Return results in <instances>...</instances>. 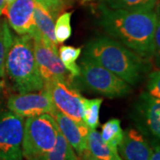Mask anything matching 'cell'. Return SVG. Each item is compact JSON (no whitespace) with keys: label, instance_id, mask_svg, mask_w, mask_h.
<instances>
[{"label":"cell","instance_id":"cell-11","mask_svg":"<svg viewBox=\"0 0 160 160\" xmlns=\"http://www.w3.org/2000/svg\"><path fill=\"white\" fill-rule=\"evenodd\" d=\"M35 0H14L6 5L2 14L7 18L8 25L18 35H32L36 32L34 21Z\"/></svg>","mask_w":160,"mask_h":160},{"label":"cell","instance_id":"cell-23","mask_svg":"<svg viewBox=\"0 0 160 160\" xmlns=\"http://www.w3.org/2000/svg\"><path fill=\"white\" fill-rule=\"evenodd\" d=\"M157 22H156V28H155L154 33V52H153V58L157 65L160 68V4L157 5Z\"/></svg>","mask_w":160,"mask_h":160},{"label":"cell","instance_id":"cell-20","mask_svg":"<svg viewBox=\"0 0 160 160\" xmlns=\"http://www.w3.org/2000/svg\"><path fill=\"white\" fill-rule=\"evenodd\" d=\"M102 103V99H86L83 102V122L90 129H96L99 126V114L100 108Z\"/></svg>","mask_w":160,"mask_h":160},{"label":"cell","instance_id":"cell-19","mask_svg":"<svg viewBox=\"0 0 160 160\" xmlns=\"http://www.w3.org/2000/svg\"><path fill=\"white\" fill-rule=\"evenodd\" d=\"M123 135L124 131L121 128V122L118 118L109 120L102 126L101 136L103 141L112 148L118 149L123 139Z\"/></svg>","mask_w":160,"mask_h":160},{"label":"cell","instance_id":"cell-10","mask_svg":"<svg viewBox=\"0 0 160 160\" xmlns=\"http://www.w3.org/2000/svg\"><path fill=\"white\" fill-rule=\"evenodd\" d=\"M44 88L48 91L59 111L78 122H83L84 97L70 86L69 82L52 81L45 83Z\"/></svg>","mask_w":160,"mask_h":160},{"label":"cell","instance_id":"cell-27","mask_svg":"<svg viewBox=\"0 0 160 160\" xmlns=\"http://www.w3.org/2000/svg\"><path fill=\"white\" fill-rule=\"evenodd\" d=\"M79 160H100V159H97V158H95L92 157L91 155L89 154V153H86V154L84 155L83 157L79 158Z\"/></svg>","mask_w":160,"mask_h":160},{"label":"cell","instance_id":"cell-1","mask_svg":"<svg viewBox=\"0 0 160 160\" xmlns=\"http://www.w3.org/2000/svg\"><path fill=\"white\" fill-rule=\"evenodd\" d=\"M99 24L108 37L150 60L154 52V33L157 22L155 10L128 11L113 9L100 3Z\"/></svg>","mask_w":160,"mask_h":160},{"label":"cell","instance_id":"cell-9","mask_svg":"<svg viewBox=\"0 0 160 160\" xmlns=\"http://www.w3.org/2000/svg\"><path fill=\"white\" fill-rule=\"evenodd\" d=\"M9 111L21 118H31L43 114L52 115L56 107L45 88L37 92H29L12 95L8 99Z\"/></svg>","mask_w":160,"mask_h":160},{"label":"cell","instance_id":"cell-31","mask_svg":"<svg viewBox=\"0 0 160 160\" xmlns=\"http://www.w3.org/2000/svg\"><path fill=\"white\" fill-rule=\"evenodd\" d=\"M79 1L83 2V3H87V2H92V1H96V0H79Z\"/></svg>","mask_w":160,"mask_h":160},{"label":"cell","instance_id":"cell-21","mask_svg":"<svg viewBox=\"0 0 160 160\" xmlns=\"http://www.w3.org/2000/svg\"><path fill=\"white\" fill-rule=\"evenodd\" d=\"M12 38V34L8 28V23L3 22L0 24V89L2 87L6 74V56L7 45Z\"/></svg>","mask_w":160,"mask_h":160},{"label":"cell","instance_id":"cell-5","mask_svg":"<svg viewBox=\"0 0 160 160\" xmlns=\"http://www.w3.org/2000/svg\"><path fill=\"white\" fill-rule=\"evenodd\" d=\"M81 82L92 91L109 98L124 97L131 91L125 80L96 63L82 60L78 77Z\"/></svg>","mask_w":160,"mask_h":160},{"label":"cell","instance_id":"cell-7","mask_svg":"<svg viewBox=\"0 0 160 160\" xmlns=\"http://www.w3.org/2000/svg\"><path fill=\"white\" fill-rule=\"evenodd\" d=\"M23 118L11 111L0 116V160H24Z\"/></svg>","mask_w":160,"mask_h":160},{"label":"cell","instance_id":"cell-2","mask_svg":"<svg viewBox=\"0 0 160 160\" xmlns=\"http://www.w3.org/2000/svg\"><path fill=\"white\" fill-rule=\"evenodd\" d=\"M82 60L102 66L130 86L139 83L149 68V60L105 36L87 42Z\"/></svg>","mask_w":160,"mask_h":160},{"label":"cell","instance_id":"cell-3","mask_svg":"<svg viewBox=\"0 0 160 160\" xmlns=\"http://www.w3.org/2000/svg\"><path fill=\"white\" fill-rule=\"evenodd\" d=\"M6 72L20 93L44 88V80L35 58L32 36H12L6 49Z\"/></svg>","mask_w":160,"mask_h":160},{"label":"cell","instance_id":"cell-16","mask_svg":"<svg viewBox=\"0 0 160 160\" xmlns=\"http://www.w3.org/2000/svg\"><path fill=\"white\" fill-rule=\"evenodd\" d=\"M100 2L109 8L128 11H150L158 4V0H100Z\"/></svg>","mask_w":160,"mask_h":160},{"label":"cell","instance_id":"cell-24","mask_svg":"<svg viewBox=\"0 0 160 160\" xmlns=\"http://www.w3.org/2000/svg\"><path fill=\"white\" fill-rule=\"evenodd\" d=\"M148 92L160 99V69L151 71L148 77Z\"/></svg>","mask_w":160,"mask_h":160},{"label":"cell","instance_id":"cell-29","mask_svg":"<svg viewBox=\"0 0 160 160\" xmlns=\"http://www.w3.org/2000/svg\"><path fill=\"white\" fill-rule=\"evenodd\" d=\"M35 1H37V2L40 3L42 6H44L45 7H46V4H47V0H35Z\"/></svg>","mask_w":160,"mask_h":160},{"label":"cell","instance_id":"cell-17","mask_svg":"<svg viewBox=\"0 0 160 160\" xmlns=\"http://www.w3.org/2000/svg\"><path fill=\"white\" fill-rule=\"evenodd\" d=\"M58 52L65 69L69 72L71 79L78 77L80 67L78 66L77 61L82 52V48L71 46H62L58 49Z\"/></svg>","mask_w":160,"mask_h":160},{"label":"cell","instance_id":"cell-4","mask_svg":"<svg viewBox=\"0 0 160 160\" xmlns=\"http://www.w3.org/2000/svg\"><path fill=\"white\" fill-rule=\"evenodd\" d=\"M60 132L57 123L50 114L27 118L24 123L22 154L26 160H45L54 147Z\"/></svg>","mask_w":160,"mask_h":160},{"label":"cell","instance_id":"cell-25","mask_svg":"<svg viewBox=\"0 0 160 160\" xmlns=\"http://www.w3.org/2000/svg\"><path fill=\"white\" fill-rule=\"evenodd\" d=\"M65 0H47L46 8L52 13V15L55 18L59 12L62 10Z\"/></svg>","mask_w":160,"mask_h":160},{"label":"cell","instance_id":"cell-26","mask_svg":"<svg viewBox=\"0 0 160 160\" xmlns=\"http://www.w3.org/2000/svg\"><path fill=\"white\" fill-rule=\"evenodd\" d=\"M152 149H153V152L151 155L150 160H160V143L153 147Z\"/></svg>","mask_w":160,"mask_h":160},{"label":"cell","instance_id":"cell-13","mask_svg":"<svg viewBox=\"0 0 160 160\" xmlns=\"http://www.w3.org/2000/svg\"><path fill=\"white\" fill-rule=\"evenodd\" d=\"M118 150L122 160H150L153 152L148 140L134 128L124 131Z\"/></svg>","mask_w":160,"mask_h":160},{"label":"cell","instance_id":"cell-15","mask_svg":"<svg viewBox=\"0 0 160 160\" xmlns=\"http://www.w3.org/2000/svg\"><path fill=\"white\" fill-rule=\"evenodd\" d=\"M88 153L100 160H122L118 149L112 148L105 142L96 129H90L87 137Z\"/></svg>","mask_w":160,"mask_h":160},{"label":"cell","instance_id":"cell-30","mask_svg":"<svg viewBox=\"0 0 160 160\" xmlns=\"http://www.w3.org/2000/svg\"><path fill=\"white\" fill-rule=\"evenodd\" d=\"M14 0H5V3H6V5H9V4H11V3H12ZM5 5V6H6Z\"/></svg>","mask_w":160,"mask_h":160},{"label":"cell","instance_id":"cell-28","mask_svg":"<svg viewBox=\"0 0 160 160\" xmlns=\"http://www.w3.org/2000/svg\"><path fill=\"white\" fill-rule=\"evenodd\" d=\"M5 5H6L5 0H0V15L2 14V11L5 7Z\"/></svg>","mask_w":160,"mask_h":160},{"label":"cell","instance_id":"cell-14","mask_svg":"<svg viewBox=\"0 0 160 160\" xmlns=\"http://www.w3.org/2000/svg\"><path fill=\"white\" fill-rule=\"evenodd\" d=\"M34 21L36 29L40 37L49 46L57 47L55 38V22L50 12L40 3H35Z\"/></svg>","mask_w":160,"mask_h":160},{"label":"cell","instance_id":"cell-6","mask_svg":"<svg viewBox=\"0 0 160 160\" xmlns=\"http://www.w3.org/2000/svg\"><path fill=\"white\" fill-rule=\"evenodd\" d=\"M132 118L153 148L160 143V99L143 92L133 106Z\"/></svg>","mask_w":160,"mask_h":160},{"label":"cell","instance_id":"cell-18","mask_svg":"<svg viewBox=\"0 0 160 160\" xmlns=\"http://www.w3.org/2000/svg\"><path fill=\"white\" fill-rule=\"evenodd\" d=\"M45 160H79V158L60 132L54 147Z\"/></svg>","mask_w":160,"mask_h":160},{"label":"cell","instance_id":"cell-12","mask_svg":"<svg viewBox=\"0 0 160 160\" xmlns=\"http://www.w3.org/2000/svg\"><path fill=\"white\" fill-rule=\"evenodd\" d=\"M63 137L73 148L78 158L88 153L87 137L89 127L84 122H78L56 109L52 115Z\"/></svg>","mask_w":160,"mask_h":160},{"label":"cell","instance_id":"cell-8","mask_svg":"<svg viewBox=\"0 0 160 160\" xmlns=\"http://www.w3.org/2000/svg\"><path fill=\"white\" fill-rule=\"evenodd\" d=\"M36 62L44 84L52 81L69 82L71 78L59 57L58 47L49 46L36 30L32 35Z\"/></svg>","mask_w":160,"mask_h":160},{"label":"cell","instance_id":"cell-22","mask_svg":"<svg viewBox=\"0 0 160 160\" xmlns=\"http://www.w3.org/2000/svg\"><path fill=\"white\" fill-rule=\"evenodd\" d=\"M71 12H65L57 18L55 22V38L57 44H62L71 37Z\"/></svg>","mask_w":160,"mask_h":160}]
</instances>
